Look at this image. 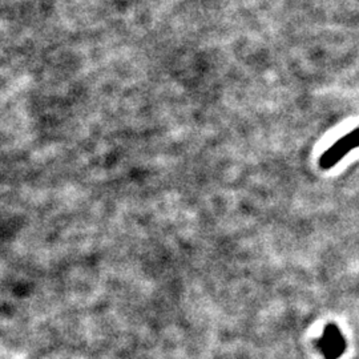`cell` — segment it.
Segmentation results:
<instances>
[{
	"mask_svg": "<svg viewBox=\"0 0 359 359\" xmlns=\"http://www.w3.org/2000/svg\"><path fill=\"white\" fill-rule=\"evenodd\" d=\"M320 347L323 355L327 359H337L342 355L345 351L346 342L342 333L338 330L337 326L330 325L325 329L320 339Z\"/></svg>",
	"mask_w": 359,
	"mask_h": 359,
	"instance_id": "7a4b0ae2",
	"label": "cell"
},
{
	"mask_svg": "<svg viewBox=\"0 0 359 359\" xmlns=\"http://www.w3.org/2000/svg\"><path fill=\"white\" fill-rule=\"evenodd\" d=\"M359 148V128L351 130L332 145L320 158L322 169H330L335 167L350 151Z\"/></svg>",
	"mask_w": 359,
	"mask_h": 359,
	"instance_id": "6da1fadb",
	"label": "cell"
}]
</instances>
